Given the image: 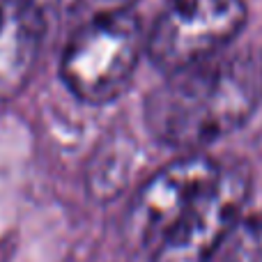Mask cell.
I'll return each mask as SVG.
<instances>
[{"mask_svg":"<svg viewBox=\"0 0 262 262\" xmlns=\"http://www.w3.org/2000/svg\"><path fill=\"white\" fill-rule=\"evenodd\" d=\"M44 39V12L26 0H0V101L28 85Z\"/></svg>","mask_w":262,"mask_h":262,"instance_id":"6","label":"cell"},{"mask_svg":"<svg viewBox=\"0 0 262 262\" xmlns=\"http://www.w3.org/2000/svg\"><path fill=\"white\" fill-rule=\"evenodd\" d=\"M26 3H30V5H35V7H39L41 12H44L46 7H49V5H53L55 0H26Z\"/></svg>","mask_w":262,"mask_h":262,"instance_id":"9","label":"cell"},{"mask_svg":"<svg viewBox=\"0 0 262 262\" xmlns=\"http://www.w3.org/2000/svg\"><path fill=\"white\" fill-rule=\"evenodd\" d=\"M106 5V9H129L136 0H101Z\"/></svg>","mask_w":262,"mask_h":262,"instance_id":"8","label":"cell"},{"mask_svg":"<svg viewBox=\"0 0 262 262\" xmlns=\"http://www.w3.org/2000/svg\"><path fill=\"white\" fill-rule=\"evenodd\" d=\"M221 249V262H262V214L242 216Z\"/></svg>","mask_w":262,"mask_h":262,"instance_id":"7","label":"cell"},{"mask_svg":"<svg viewBox=\"0 0 262 262\" xmlns=\"http://www.w3.org/2000/svg\"><path fill=\"white\" fill-rule=\"evenodd\" d=\"M246 23L244 0H170L145 41L149 60L175 74L226 51Z\"/></svg>","mask_w":262,"mask_h":262,"instance_id":"3","label":"cell"},{"mask_svg":"<svg viewBox=\"0 0 262 262\" xmlns=\"http://www.w3.org/2000/svg\"><path fill=\"white\" fill-rule=\"evenodd\" d=\"M221 166L203 154H186L154 172L129 212V232L143 246H157L195 200L216 182Z\"/></svg>","mask_w":262,"mask_h":262,"instance_id":"5","label":"cell"},{"mask_svg":"<svg viewBox=\"0 0 262 262\" xmlns=\"http://www.w3.org/2000/svg\"><path fill=\"white\" fill-rule=\"evenodd\" d=\"M147 37L129 9H104L85 21L64 46L60 74L85 104H106L127 90Z\"/></svg>","mask_w":262,"mask_h":262,"instance_id":"2","label":"cell"},{"mask_svg":"<svg viewBox=\"0 0 262 262\" xmlns=\"http://www.w3.org/2000/svg\"><path fill=\"white\" fill-rule=\"evenodd\" d=\"M249 195L242 166L221 168L216 182L152 249V262H207L226 244Z\"/></svg>","mask_w":262,"mask_h":262,"instance_id":"4","label":"cell"},{"mask_svg":"<svg viewBox=\"0 0 262 262\" xmlns=\"http://www.w3.org/2000/svg\"><path fill=\"white\" fill-rule=\"evenodd\" d=\"M262 99V55L253 49L216 53L170 74L147 99L145 118L161 143L195 149L239 129Z\"/></svg>","mask_w":262,"mask_h":262,"instance_id":"1","label":"cell"}]
</instances>
